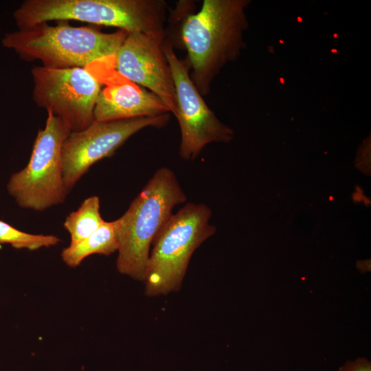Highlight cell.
Masks as SVG:
<instances>
[{"label":"cell","mask_w":371,"mask_h":371,"mask_svg":"<svg viewBox=\"0 0 371 371\" xmlns=\"http://www.w3.org/2000/svg\"><path fill=\"white\" fill-rule=\"evenodd\" d=\"M247 0H204L201 9L191 12L179 32L181 48L188 52L190 78L202 95H207L221 69L235 60L244 47L248 21Z\"/></svg>","instance_id":"cell-1"},{"label":"cell","mask_w":371,"mask_h":371,"mask_svg":"<svg viewBox=\"0 0 371 371\" xmlns=\"http://www.w3.org/2000/svg\"><path fill=\"white\" fill-rule=\"evenodd\" d=\"M186 201L174 172L166 167L157 169L124 214L113 221L120 273L144 282L153 240L175 207Z\"/></svg>","instance_id":"cell-2"},{"label":"cell","mask_w":371,"mask_h":371,"mask_svg":"<svg viewBox=\"0 0 371 371\" xmlns=\"http://www.w3.org/2000/svg\"><path fill=\"white\" fill-rule=\"evenodd\" d=\"M128 32L106 33L92 26L75 27L41 23L4 34L3 47L25 61L38 60L49 69L88 68L95 62L113 60Z\"/></svg>","instance_id":"cell-3"},{"label":"cell","mask_w":371,"mask_h":371,"mask_svg":"<svg viewBox=\"0 0 371 371\" xmlns=\"http://www.w3.org/2000/svg\"><path fill=\"white\" fill-rule=\"evenodd\" d=\"M18 30L52 21L74 20L130 32L159 33L165 9L160 0H25L13 12Z\"/></svg>","instance_id":"cell-4"},{"label":"cell","mask_w":371,"mask_h":371,"mask_svg":"<svg viewBox=\"0 0 371 371\" xmlns=\"http://www.w3.org/2000/svg\"><path fill=\"white\" fill-rule=\"evenodd\" d=\"M211 215L207 205L187 203L171 216L152 243L144 280L146 295L180 289L193 253L216 232Z\"/></svg>","instance_id":"cell-5"},{"label":"cell","mask_w":371,"mask_h":371,"mask_svg":"<svg viewBox=\"0 0 371 371\" xmlns=\"http://www.w3.org/2000/svg\"><path fill=\"white\" fill-rule=\"evenodd\" d=\"M70 133L60 117L47 113L27 164L7 183L8 192L21 207L44 211L65 201L69 192L63 180L62 146Z\"/></svg>","instance_id":"cell-6"},{"label":"cell","mask_w":371,"mask_h":371,"mask_svg":"<svg viewBox=\"0 0 371 371\" xmlns=\"http://www.w3.org/2000/svg\"><path fill=\"white\" fill-rule=\"evenodd\" d=\"M32 99L47 113L60 117L71 133L94 121V109L102 82L88 68L49 69L34 66Z\"/></svg>","instance_id":"cell-7"},{"label":"cell","mask_w":371,"mask_h":371,"mask_svg":"<svg viewBox=\"0 0 371 371\" xmlns=\"http://www.w3.org/2000/svg\"><path fill=\"white\" fill-rule=\"evenodd\" d=\"M163 47L175 88V115L181 131L179 153L181 159L190 161L197 157L208 144L232 141L234 131L207 105L190 78L187 63L178 58L172 44L164 39Z\"/></svg>","instance_id":"cell-8"},{"label":"cell","mask_w":371,"mask_h":371,"mask_svg":"<svg viewBox=\"0 0 371 371\" xmlns=\"http://www.w3.org/2000/svg\"><path fill=\"white\" fill-rule=\"evenodd\" d=\"M168 113L107 122L94 120L86 128L71 133L62 146L63 175L69 192L97 161L109 157L131 136L146 127H162Z\"/></svg>","instance_id":"cell-9"},{"label":"cell","mask_w":371,"mask_h":371,"mask_svg":"<svg viewBox=\"0 0 371 371\" xmlns=\"http://www.w3.org/2000/svg\"><path fill=\"white\" fill-rule=\"evenodd\" d=\"M164 37L128 33L114 58L115 71L128 80L147 88L175 115L176 93L170 65L164 51Z\"/></svg>","instance_id":"cell-10"},{"label":"cell","mask_w":371,"mask_h":371,"mask_svg":"<svg viewBox=\"0 0 371 371\" xmlns=\"http://www.w3.org/2000/svg\"><path fill=\"white\" fill-rule=\"evenodd\" d=\"M103 82L94 109V120L107 122L170 113L162 100L145 88L128 80L115 70Z\"/></svg>","instance_id":"cell-11"},{"label":"cell","mask_w":371,"mask_h":371,"mask_svg":"<svg viewBox=\"0 0 371 371\" xmlns=\"http://www.w3.org/2000/svg\"><path fill=\"white\" fill-rule=\"evenodd\" d=\"M118 244L113 221L104 223L93 233L63 249L61 258L69 267L79 266L82 260L92 254L109 256L117 251Z\"/></svg>","instance_id":"cell-12"},{"label":"cell","mask_w":371,"mask_h":371,"mask_svg":"<svg viewBox=\"0 0 371 371\" xmlns=\"http://www.w3.org/2000/svg\"><path fill=\"white\" fill-rule=\"evenodd\" d=\"M104 221L100 212L99 197L92 196L87 198L77 210L66 217L63 226L70 234V244H74L91 235Z\"/></svg>","instance_id":"cell-13"},{"label":"cell","mask_w":371,"mask_h":371,"mask_svg":"<svg viewBox=\"0 0 371 371\" xmlns=\"http://www.w3.org/2000/svg\"><path fill=\"white\" fill-rule=\"evenodd\" d=\"M60 241L56 236L24 232L0 220V244H10L15 249L34 251L55 246Z\"/></svg>","instance_id":"cell-14"},{"label":"cell","mask_w":371,"mask_h":371,"mask_svg":"<svg viewBox=\"0 0 371 371\" xmlns=\"http://www.w3.org/2000/svg\"><path fill=\"white\" fill-rule=\"evenodd\" d=\"M338 371H371V363L366 357H358L345 362Z\"/></svg>","instance_id":"cell-15"}]
</instances>
